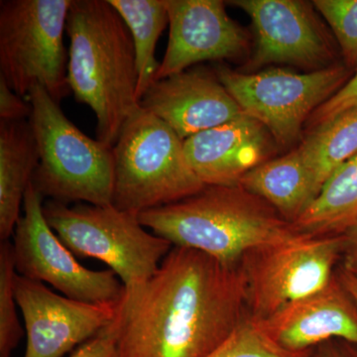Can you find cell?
<instances>
[{
  "instance_id": "cell-4",
  "label": "cell",
  "mask_w": 357,
  "mask_h": 357,
  "mask_svg": "<svg viewBox=\"0 0 357 357\" xmlns=\"http://www.w3.org/2000/svg\"><path fill=\"white\" fill-rule=\"evenodd\" d=\"M28 102L39 154L35 189L44 199L63 204H112V147L82 132L42 86H33Z\"/></svg>"
},
{
  "instance_id": "cell-13",
  "label": "cell",
  "mask_w": 357,
  "mask_h": 357,
  "mask_svg": "<svg viewBox=\"0 0 357 357\" xmlns=\"http://www.w3.org/2000/svg\"><path fill=\"white\" fill-rule=\"evenodd\" d=\"M169 14L168 46L154 82L206 61L241 57L248 37L229 17L220 0H165Z\"/></svg>"
},
{
  "instance_id": "cell-26",
  "label": "cell",
  "mask_w": 357,
  "mask_h": 357,
  "mask_svg": "<svg viewBox=\"0 0 357 357\" xmlns=\"http://www.w3.org/2000/svg\"><path fill=\"white\" fill-rule=\"evenodd\" d=\"M69 357H122L112 324L95 337L79 345Z\"/></svg>"
},
{
  "instance_id": "cell-17",
  "label": "cell",
  "mask_w": 357,
  "mask_h": 357,
  "mask_svg": "<svg viewBox=\"0 0 357 357\" xmlns=\"http://www.w3.org/2000/svg\"><path fill=\"white\" fill-rule=\"evenodd\" d=\"M39 163L31 122L0 121V238L13 236Z\"/></svg>"
},
{
  "instance_id": "cell-10",
  "label": "cell",
  "mask_w": 357,
  "mask_h": 357,
  "mask_svg": "<svg viewBox=\"0 0 357 357\" xmlns=\"http://www.w3.org/2000/svg\"><path fill=\"white\" fill-rule=\"evenodd\" d=\"M43 199L30 183L13 236L18 275L50 284L70 299L116 306L126 289L121 279L112 270L96 271L77 261L47 222Z\"/></svg>"
},
{
  "instance_id": "cell-14",
  "label": "cell",
  "mask_w": 357,
  "mask_h": 357,
  "mask_svg": "<svg viewBox=\"0 0 357 357\" xmlns=\"http://www.w3.org/2000/svg\"><path fill=\"white\" fill-rule=\"evenodd\" d=\"M139 105L183 141L246 115L217 75L196 69L154 82Z\"/></svg>"
},
{
  "instance_id": "cell-16",
  "label": "cell",
  "mask_w": 357,
  "mask_h": 357,
  "mask_svg": "<svg viewBox=\"0 0 357 357\" xmlns=\"http://www.w3.org/2000/svg\"><path fill=\"white\" fill-rule=\"evenodd\" d=\"M276 147L267 129L248 115L184 140L188 163L206 185H239L252 169L273 159Z\"/></svg>"
},
{
  "instance_id": "cell-19",
  "label": "cell",
  "mask_w": 357,
  "mask_h": 357,
  "mask_svg": "<svg viewBox=\"0 0 357 357\" xmlns=\"http://www.w3.org/2000/svg\"><path fill=\"white\" fill-rule=\"evenodd\" d=\"M357 225V155L328 178L294 230L311 236H342Z\"/></svg>"
},
{
  "instance_id": "cell-7",
  "label": "cell",
  "mask_w": 357,
  "mask_h": 357,
  "mask_svg": "<svg viewBox=\"0 0 357 357\" xmlns=\"http://www.w3.org/2000/svg\"><path fill=\"white\" fill-rule=\"evenodd\" d=\"M72 0L0 2V77L21 98L42 86L60 103L70 93L64 32Z\"/></svg>"
},
{
  "instance_id": "cell-5",
  "label": "cell",
  "mask_w": 357,
  "mask_h": 357,
  "mask_svg": "<svg viewBox=\"0 0 357 357\" xmlns=\"http://www.w3.org/2000/svg\"><path fill=\"white\" fill-rule=\"evenodd\" d=\"M112 150V204L119 210L139 215L189 198L206 187L188 163L184 141L141 107L124 124Z\"/></svg>"
},
{
  "instance_id": "cell-21",
  "label": "cell",
  "mask_w": 357,
  "mask_h": 357,
  "mask_svg": "<svg viewBox=\"0 0 357 357\" xmlns=\"http://www.w3.org/2000/svg\"><path fill=\"white\" fill-rule=\"evenodd\" d=\"M132 36L138 72L137 98L154 83L159 69L155 54L161 33L169 25L165 0H109Z\"/></svg>"
},
{
  "instance_id": "cell-15",
  "label": "cell",
  "mask_w": 357,
  "mask_h": 357,
  "mask_svg": "<svg viewBox=\"0 0 357 357\" xmlns=\"http://www.w3.org/2000/svg\"><path fill=\"white\" fill-rule=\"evenodd\" d=\"M258 321L288 351H311L333 338L357 347V305L337 272L326 287Z\"/></svg>"
},
{
  "instance_id": "cell-12",
  "label": "cell",
  "mask_w": 357,
  "mask_h": 357,
  "mask_svg": "<svg viewBox=\"0 0 357 357\" xmlns=\"http://www.w3.org/2000/svg\"><path fill=\"white\" fill-rule=\"evenodd\" d=\"M15 298L27 335L23 357L64 356L109 326L117 306L70 299L18 274Z\"/></svg>"
},
{
  "instance_id": "cell-20",
  "label": "cell",
  "mask_w": 357,
  "mask_h": 357,
  "mask_svg": "<svg viewBox=\"0 0 357 357\" xmlns=\"http://www.w3.org/2000/svg\"><path fill=\"white\" fill-rule=\"evenodd\" d=\"M297 148L319 194L328 178L357 155V109L312 129Z\"/></svg>"
},
{
  "instance_id": "cell-2",
  "label": "cell",
  "mask_w": 357,
  "mask_h": 357,
  "mask_svg": "<svg viewBox=\"0 0 357 357\" xmlns=\"http://www.w3.org/2000/svg\"><path fill=\"white\" fill-rule=\"evenodd\" d=\"M66 31L70 91L95 114L96 139L114 147L140 107L132 36L109 0H72Z\"/></svg>"
},
{
  "instance_id": "cell-8",
  "label": "cell",
  "mask_w": 357,
  "mask_h": 357,
  "mask_svg": "<svg viewBox=\"0 0 357 357\" xmlns=\"http://www.w3.org/2000/svg\"><path fill=\"white\" fill-rule=\"evenodd\" d=\"M354 70L344 64L304 74L285 69L244 74L220 66L215 75L244 114L261 123L277 146L295 144L314 110L347 83Z\"/></svg>"
},
{
  "instance_id": "cell-31",
  "label": "cell",
  "mask_w": 357,
  "mask_h": 357,
  "mask_svg": "<svg viewBox=\"0 0 357 357\" xmlns=\"http://www.w3.org/2000/svg\"><path fill=\"white\" fill-rule=\"evenodd\" d=\"M342 351L344 357H357V347L354 345L347 344Z\"/></svg>"
},
{
  "instance_id": "cell-11",
  "label": "cell",
  "mask_w": 357,
  "mask_h": 357,
  "mask_svg": "<svg viewBox=\"0 0 357 357\" xmlns=\"http://www.w3.org/2000/svg\"><path fill=\"white\" fill-rule=\"evenodd\" d=\"M252 21L255 51L246 70L272 64L296 66L307 72L335 65L337 48L314 6L299 0H236Z\"/></svg>"
},
{
  "instance_id": "cell-28",
  "label": "cell",
  "mask_w": 357,
  "mask_h": 357,
  "mask_svg": "<svg viewBox=\"0 0 357 357\" xmlns=\"http://www.w3.org/2000/svg\"><path fill=\"white\" fill-rule=\"evenodd\" d=\"M342 269L357 279V225L342 234Z\"/></svg>"
},
{
  "instance_id": "cell-25",
  "label": "cell",
  "mask_w": 357,
  "mask_h": 357,
  "mask_svg": "<svg viewBox=\"0 0 357 357\" xmlns=\"http://www.w3.org/2000/svg\"><path fill=\"white\" fill-rule=\"evenodd\" d=\"M357 109V66L354 70V75L347 83L337 91L325 103L321 105L319 109L314 110L311 115L307 123L309 128L314 129L332 121L338 115L349 112V110Z\"/></svg>"
},
{
  "instance_id": "cell-27",
  "label": "cell",
  "mask_w": 357,
  "mask_h": 357,
  "mask_svg": "<svg viewBox=\"0 0 357 357\" xmlns=\"http://www.w3.org/2000/svg\"><path fill=\"white\" fill-rule=\"evenodd\" d=\"M32 107L23 98L14 93L10 86L0 77V121H20L30 119Z\"/></svg>"
},
{
  "instance_id": "cell-23",
  "label": "cell",
  "mask_w": 357,
  "mask_h": 357,
  "mask_svg": "<svg viewBox=\"0 0 357 357\" xmlns=\"http://www.w3.org/2000/svg\"><path fill=\"white\" fill-rule=\"evenodd\" d=\"M314 349L291 351L270 337L250 317L206 357H312Z\"/></svg>"
},
{
  "instance_id": "cell-6",
  "label": "cell",
  "mask_w": 357,
  "mask_h": 357,
  "mask_svg": "<svg viewBox=\"0 0 357 357\" xmlns=\"http://www.w3.org/2000/svg\"><path fill=\"white\" fill-rule=\"evenodd\" d=\"M44 215L63 243L79 257L100 260L124 288L144 283L158 270L172 244L147 231L137 213L114 204L44 203Z\"/></svg>"
},
{
  "instance_id": "cell-9",
  "label": "cell",
  "mask_w": 357,
  "mask_h": 357,
  "mask_svg": "<svg viewBox=\"0 0 357 357\" xmlns=\"http://www.w3.org/2000/svg\"><path fill=\"white\" fill-rule=\"evenodd\" d=\"M344 236L294 230L249 251L239 262L246 280L249 317L262 321L282 307L326 287L342 260Z\"/></svg>"
},
{
  "instance_id": "cell-30",
  "label": "cell",
  "mask_w": 357,
  "mask_h": 357,
  "mask_svg": "<svg viewBox=\"0 0 357 357\" xmlns=\"http://www.w3.org/2000/svg\"><path fill=\"white\" fill-rule=\"evenodd\" d=\"M312 357H344L342 349L335 347L328 342L318 347L316 351L312 352Z\"/></svg>"
},
{
  "instance_id": "cell-24",
  "label": "cell",
  "mask_w": 357,
  "mask_h": 357,
  "mask_svg": "<svg viewBox=\"0 0 357 357\" xmlns=\"http://www.w3.org/2000/svg\"><path fill=\"white\" fill-rule=\"evenodd\" d=\"M312 6L325 18L337 39L344 64L357 66V0H314Z\"/></svg>"
},
{
  "instance_id": "cell-22",
  "label": "cell",
  "mask_w": 357,
  "mask_h": 357,
  "mask_svg": "<svg viewBox=\"0 0 357 357\" xmlns=\"http://www.w3.org/2000/svg\"><path fill=\"white\" fill-rule=\"evenodd\" d=\"M13 246L10 241L0 244V357H10L23 337L15 298L17 276Z\"/></svg>"
},
{
  "instance_id": "cell-1",
  "label": "cell",
  "mask_w": 357,
  "mask_h": 357,
  "mask_svg": "<svg viewBox=\"0 0 357 357\" xmlns=\"http://www.w3.org/2000/svg\"><path fill=\"white\" fill-rule=\"evenodd\" d=\"M248 318L239 264L173 246L151 278L124 289L112 324L122 357H206Z\"/></svg>"
},
{
  "instance_id": "cell-18",
  "label": "cell",
  "mask_w": 357,
  "mask_h": 357,
  "mask_svg": "<svg viewBox=\"0 0 357 357\" xmlns=\"http://www.w3.org/2000/svg\"><path fill=\"white\" fill-rule=\"evenodd\" d=\"M239 185L264 199L291 225L319 194L312 172L298 148L252 169L241 178Z\"/></svg>"
},
{
  "instance_id": "cell-3",
  "label": "cell",
  "mask_w": 357,
  "mask_h": 357,
  "mask_svg": "<svg viewBox=\"0 0 357 357\" xmlns=\"http://www.w3.org/2000/svg\"><path fill=\"white\" fill-rule=\"evenodd\" d=\"M139 222L173 246L195 249L238 265L253 249L292 234L264 199L241 185H206L189 198L142 211Z\"/></svg>"
},
{
  "instance_id": "cell-29",
  "label": "cell",
  "mask_w": 357,
  "mask_h": 357,
  "mask_svg": "<svg viewBox=\"0 0 357 357\" xmlns=\"http://www.w3.org/2000/svg\"><path fill=\"white\" fill-rule=\"evenodd\" d=\"M337 272L338 278H340L342 285L344 286V288L347 289V292L349 293V295L351 296L352 299L354 300L357 305V279L354 278L352 275L347 273V271H344L342 267Z\"/></svg>"
}]
</instances>
